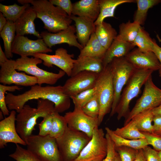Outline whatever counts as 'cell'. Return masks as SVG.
I'll list each match as a JSON object with an SVG mask.
<instances>
[{
    "instance_id": "cell-1",
    "label": "cell",
    "mask_w": 161,
    "mask_h": 161,
    "mask_svg": "<svg viewBox=\"0 0 161 161\" xmlns=\"http://www.w3.org/2000/svg\"><path fill=\"white\" fill-rule=\"evenodd\" d=\"M40 99L53 102L55 111L59 113L68 110L71 105L70 97L64 93L63 86L61 85L42 86L37 84L21 94L15 95L9 93L5 96L9 110H15L18 113L29 100Z\"/></svg>"
},
{
    "instance_id": "cell-2",
    "label": "cell",
    "mask_w": 161,
    "mask_h": 161,
    "mask_svg": "<svg viewBox=\"0 0 161 161\" xmlns=\"http://www.w3.org/2000/svg\"><path fill=\"white\" fill-rule=\"evenodd\" d=\"M23 5L31 4L35 11L37 18L43 22L44 28L50 32L56 33L67 28L72 20L60 7L47 0H18Z\"/></svg>"
},
{
    "instance_id": "cell-3",
    "label": "cell",
    "mask_w": 161,
    "mask_h": 161,
    "mask_svg": "<svg viewBox=\"0 0 161 161\" xmlns=\"http://www.w3.org/2000/svg\"><path fill=\"white\" fill-rule=\"evenodd\" d=\"M37 107L25 104L16 116V128L20 137L26 142L32 134L38 119L44 118L55 111L54 103L47 100H37Z\"/></svg>"
},
{
    "instance_id": "cell-4",
    "label": "cell",
    "mask_w": 161,
    "mask_h": 161,
    "mask_svg": "<svg viewBox=\"0 0 161 161\" xmlns=\"http://www.w3.org/2000/svg\"><path fill=\"white\" fill-rule=\"evenodd\" d=\"M153 72L150 70L136 69L123 90L116 108L115 113L117 114L118 120L125 117L129 113L130 102L139 94L142 86Z\"/></svg>"
},
{
    "instance_id": "cell-5",
    "label": "cell",
    "mask_w": 161,
    "mask_h": 161,
    "mask_svg": "<svg viewBox=\"0 0 161 161\" xmlns=\"http://www.w3.org/2000/svg\"><path fill=\"white\" fill-rule=\"evenodd\" d=\"M91 139L83 132L68 127L56 139L62 161H74Z\"/></svg>"
},
{
    "instance_id": "cell-6",
    "label": "cell",
    "mask_w": 161,
    "mask_h": 161,
    "mask_svg": "<svg viewBox=\"0 0 161 161\" xmlns=\"http://www.w3.org/2000/svg\"><path fill=\"white\" fill-rule=\"evenodd\" d=\"M109 64L114 89V100L110 114L111 117L115 114V110L124 86L126 84L136 69L125 57L115 58Z\"/></svg>"
},
{
    "instance_id": "cell-7",
    "label": "cell",
    "mask_w": 161,
    "mask_h": 161,
    "mask_svg": "<svg viewBox=\"0 0 161 161\" xmlns=\"http://www.w3.org/2000/svg\"><path fill=\"white\" fill-rule=\"evenodd\" d=\"M15 61V69L36 77L38 79L37 84L40 86L43 84L54 85L66 74L61 69L58 73H55L38 67L37 65L41 64L43 61L38 58L22 56Z\"/></svg>"
},
{
    "instance_id": "cell-8",
    "label": "cell",
    "mask_w": 161,
    "mask_h": 161,
    "mask_svg": "<svg viewBox=\"0 0 161 161\" xmlns=\"http://www.w3.org/2000/svg\"><path fill=\"white\" fill-rule=\"evenodd\" d=\"M95 86L100 105L98 125L102 123L105 116L110 112L114 98L112 75L110 64L105 67L99 74Z\"/></svg>"
},
{
    "instance_id": "cell-9",
    "label": "cell",
    "mask_w": 161,
    "mask_h": 161,
    "mask_svg": "<svg viewBox=\"0 0 161 161\" xmlns=\"http://www.w3.org/2000/svg\"><path fill=\"white\" fill-rule=\"evenodd\" d=\"M26 143L27 149L42 161H62L56 139L49 135L32 134Z\"/></svg>"
},
{
    "instance_id": "cell-10",
    "label": "cell",
    "mask_w": 161,
    "mask_h": 161,
    "mask_svg": "<svg viewBox=\"0 0 161 161\" xmlns=\"http://www.w3.org/2000/svg\"><path fill=\"white\" fill-rule=\"evenodd\" d=\"M143 93L132 110L125 117L124 125L136 115L143 111L153 109L161 104V89L154 83L151 75L144 84Z\"/></svg>"
},
{
    "instance_id": "cell-11",
    "label": "cell",
    "mask_w": 161,
    "mask_h": 161,
    "mask_svg": "<svg viewBox=\"0 0 161 161\" xmlns=\"http://www.w3.org/2000/svg\"><path fill=\"white\" fill-rule=\"evenodd\" d=\"M107 151V143L105 134L102 128H96L92 137L74 161H93L103 160Z\"/></svg>"
},
{
    "instance_id": "cell-12",
    "label": "cell",
    "mask_w": 161,
    "mask_h": 161,
    "mask_svg": "<svg viewBox=\"0 0 161 161\" xmlns=\"http://www.w3.org/2000/svg\"><path fill=\"white\" fill-rule=\"evenodd\" d=\"M16 61L11 59L0 65V83L4 85L32 86L38 84L37 78L25 72H18L15 69Z\"/></svg>"
},
{
    "instance_id": "cell-13",
    "label": "cell",
    "mask_w": 161,
    "mask_h": 161,
    "mask_svg": "<svg viewBox=\"0 0 161 161\" xmlns=\"http://www.w3.org/2000/svg\"><path fill=\"white\" fill-rule=\"evenodd\" d=\"M64 117L69 128L83 132L90 138L98 126V119L88 116L79 106H75L72 111L66 113Z\"/></svg>"
},
{
    "instance_id": "cell-14",
    "label": "cell",
    "mask_w": 161,
    "mask_h": 161,
    "mask_svg": "<svg viewBox=\"0 0 161 161\" xmlns=\"http://www.w3.org/2000/svg\"><path fill=\"white\" fill-rule=\"evenodd\" d=\"M99 74L83 71L70 77L62 86L64 93L70 97L94 87Z\"/></svg>"
},
{
    "instance_id": "cell-15",
    "label": "cell",
    "mask_w": 161,
    "mask_h": 161,
    "mask_svg": "<svg viewBox=\"0 0 161 161\" xmlns=\"http://www.w3.org/2000/svg\"><path fill=\"white\" fill-rule=\"evenodd\" d=\"M32 56L41 59L45 66L51 67L54 65L58 66L70 77L74 64L76 61V59H73L74 54L68 53L67 50L63 48L56 49L53 55L38 53L33 55Z\"/></svg>"
},
{
    "instance_id": "cell-16",
    "label": "cell",
    "mask_w": 161,
    "mask_h": 161,
    "mask_svg": "<svg viewBox=\"0 0 161 161\" xmlns=\"http://www.w3.org/2000/svg\"><path fill=\"white\" fill-rule=\"evenodd\" d=\"M52 51L42 38L32 40L24 36L16 35L12 45V53L21 56H32L36 53H46Z\"/></svg>"
},
{
    "instance_id": "cell-17",
    "label": "cell",
    "mask_w": 161,
    "mask_h": 161,
    "mask_svg": "<svg viewBox=\"0 0 161 161\" xmlns=\"http://www.w3.org/2000/svg\"><path fill=\"white\" fill-rule=\"evenodd\" d=\"M75 33V26L71 25L57 33L43 31L41 32L40 35L46 44L50 48L56 45L66 43L69 46L75 47L80 50L83 47L78 42Z\"/></svg>"
},
{
    "instance_id": "cell-18",
    "label": "cell",
    "mask_w": 161,
    "mask_h": 161,
    "mask_svg": "<svg viewBox=\"0 0 161 161\" xmlns=\"http://www.w3.org/2000/svg\"><path fill=\"white\" fill-rule=\"evenodd\" d=\"M16 112L13 110L8 116L0 121V148H4L11 143L26 145L18 134L16 128Z\"/></svg>"
},
{
    "instance_id": "cell-19",
    "label": "cell",
    "mask_w": 161,
    "mask_h": 161,
    "mask_svg": "<svg viewBox=\"0 0 161 161\" xmlns=\"http://www.w3.org/2000/svg\"><path fill=\"white\" fill-rule=\"evenodd\" d=\"M136 69L158 70L159 61L153 52H144L138 48L130 51L125 57Z\"/></svg>"
},
{
    "instance_id": "cell-20",
    "label": "cell",
    "mask_w": 161,
    "mask_h": 161,
    "mask_svg": "<svg viewBox=\"0 0 161 161\" xmlns=\"http://www.w3.org/2000/svg\"><path fill=\"white\" fill-rule=\"evenodd\" d=\"M36 18L35 11L32 7L30 5L15 22L16 35L24 36L30 34L38 38H41L40 34L35 28L34 21Z\"/></svg>"
},
{
    "instance_id": "cell-21",
    "label": "cell",
    "mask_w": 161,
    "mask_h": 161,
    "mask_svg": "<svg viewBox=\"0 0 161 161\" xmlns=\"http://www.w3.org/2000/svg\"><path fill=\"white\" fill-rule=\"evenodd\" d=\"M100 13L99 0H81L73 4L72 15L83 17L95 22Z\"/></svg>"
},
{
    "instance_id": "cell-22",
    "label": "cell",
    "mask_w": 161,
    "mask_h": 161,
    "mask_svg": "<svg viewBox=\"0 0 161 161\" xmlns=\"http://www.w3.org/2000/svg\"><path fill=\"white\" fill-rule=\"evenodd\" d=\"M70 17L75 22L78 40L83 47L87 44L92 34L95 32L96 26L94 22L83 17L72 15Z\"/></svg>"
},
{
    "instance_id": "cell-23",
    "label": "cell",
    "mask_w": 161,
    "mask_h": 161,
    "mask_svg": "<svg viewBox=\"0 0 161 161\" xmlns=\"http://www.w3.org/2000/svg\"><path fill=\"white\" fill-rule=\"evenodd\" d=\"M134 47L132 44L116 38L106 50L102 59L104 67L109 65L114 58L125 57Z\"/></svg>"
},
{
    "instance_id": "cell-24",
    "label": "cell",
    "mask_w": 161,
    "mask_h": 161,
    "mask_svg": "<svg viewBox=\"0 0 161 161\" xmlns=\"http://www.w3.org/2000/svg\"><path fill=\"white\" fill-rule=\"evenodd\" d=\"M104 68L101 59L89 57H78L74 64L70 77L83 71L100 74Z\"/></svg>"
},
{
    "instance_id": "cell-25",
    "label": "cell",
    "mask_w": 161,
    "mask_h": 161,
    "mask_svg": "<svg viewBox=\"0 0 161 161\" xmlns=\"http://www.w3.org/2000/svg\"><path fill=\"white\" fill-rule=\"evenodd\" d=\"M135 2L134 0H99L100 13L94 22L95 26L102 23L105 18L114 17L115 10L119 5L125 3Z\"/></svg>"
},
{
    "instance_id": "cell-26",
    "label": "cell",
    "mask_w": 161,
    "mask_h": 161,
    "mask_svg": "<svg viewBox=\"0 0 161 161\" xmlns=\"http://www.w3.org/2000/svg\"><path fill=\"white\" fill-rule=\"evenodd\" d=\"M95 33L100 43L106 50L118 35L110 24L104 21L96 26Z\"/></svg>"
},
{
    "instance_id": "cell-27",
    "label": "cell",
    "mask_w": 161,
    "mask_h": 161,
    "mask_svg": "<svg viewBox=\"0 0 161 161\" xmlns=\"http://www.w3.org/2000/svg\"><path fill=\"white\" fill-rule=\"evenodd\" d=\"M80 51L78 57H89L102 60L106 50L100 43L94 32L85 46Z\"/></svg>"
},
{
    "instance_id": "cell-28",
    "label": "cell",
    "mask_w": 161,
    "mask_h": 161,
    "mask_svg": "<svg viewBox=\"0 0 161 161\" xmlns=\"http://www.w3.org/2000/svg\"><path fill=\"white\" fill-rule=\"evenodd\" d=\"M105 129L106 133L114 143L116 147L125 146L139 150L142 149L148 145L145 138L129 140L117 135L113 130L108 127H106Z\"/></svg>"
},
{
    "instance_id": "cell-29",
    "label": "cell",
    "mask_w": 161,
    "mask_h": 161,
    "mask_svg": "<svg viewBox=\"0 0 161 161\" xmlns=\"http://www.w3.org/2000/svg\"><path fill=\"white\" fill-rule=\"evenodd\" d=\"M141 27L140 25L134 21L123 23L119 26V34L116 38L132 44Z\"/></svg>"
},
{
    "instance_id": "cell-30",
    "label": "cell",
    "mask_w": 161,
    "mask_h": 161,
    "mask_svg": "<svg viewBox=\"0 0 161 161\" xmlns=\"http://www.w3.org/2000/svg\"><path fill=\"white\" fill-rule=\"evenodd\" d=\"M16 33L15 23L7 20V22L2 30L0 32V35L2 38L4 45V53L9 59L13 57L12 45Z\"/></svg>"
},
{
    "instance_id": "cell-31",
    "label": "cell",
    "mask_w": 161,
    "mask_h": 161,
    "mask_svg": "<svg viewBox=\"0 0 161 161\" xmlns=\"http://www.w3.org/2000/svg\"><path fill=\"white\" fill-rule=\"evenodd\" d=\"M152 109L140 112L131 119L134 122L137 128L140 131L153 133L154 127L152 122L154 116Z\"/></svg>"
},
{
    "instance_id": "cell-32",
    "label": "cell",
    "mask_w": 161,
    "mask_h": 161,
    "mask_svg": "<svg viewBox=\"0 0 161 161\" xmlns=\"http://www.w3.org/2000/svg\"><path fill=\"white\" fill-rule=\"evenodd\" d=\"M137 9L134 21L141 26L144 23L149 9L161 2V0H136Z\"/></svg>"
},
{
    "instance_id": "cell-33",
    "label": "cell",
    "mask_w": 161,
    "mask_h": 161,
    "mask_svg": "<svg viewBox=\"0 0 161 161\" xmlns=\"http://www.w3.org/2000/svg\"><path fill=\"white\" fill-rule=\"evenodd\" d=\"M113 131L117 135L129 140L145 138L143 134L138 129L132 119L124 126L117 128Z\"/></svg>"
},
{
    "instance_id": "cell-34",
    "label": "cell",
    "mask_w": 161,
    "mask_h": 161,
    "mask_svg": "<svg viewBox=\"0 0 161 161\" xmlns=\"http://www.w3.org/2000/svg\"><path fill=\"white\" fill-rule=\"evenodd\" d=\"M30 5L29 4L20 6L16 3L10 5H4L0 3V11L7 20L15 23Z\"/></svg>"
},
{
    "instance_id": "cell-35",
    "label": "cell",
    "mask_w": 161,
    "mask_h": 161,
    "mask_svg": "<svg viewBox=\"0 0 161 161\" xmlns=\"http://www.w3.org/2000/svg\"><path fill=\"white\" fill-rule=\"evenodd\" d=\"M154 41L148 33L141 27L132 44L142 52H153Z\"/></svg>"
},
{
    "instance_id": "cell-36",
    "label": "cell",
    "mask_w": 161,
    "mask_h": 161,
    "mask_svg": "<svg viewBox=\"0 0 161 161\" xmlns=\"http://www.w3.org/2000/svg\"><path fill=\"white\" fill-rule=\"evenodd\" d=\"M68 127L64 116L55 111L52 114V128L49 136L56 139L62 135Z\"/></svg>"
},
{
    "instance_id": "cell-37",
    "label": "cell",
    "mask_w": 161,
    "mask_h": 161,
    "mask_svg": "<svg viewBox=\"0 0 161 161\" xmlns=\"http://www.w3.org/2000/svg\"><path fill=\"white\" fill-rule=\"evenodd\" d=\"M16 145L15 151L9 155L16 161H42L33 153L19 145Z\"/></svg>"
},
{
    "instance_id": "cell-38",
    "label": "cell",
    "mask_w": 161,
    "mask_h": 161,
    "mask_svg": "<svg viewBox=\"0 0 161 161\" xmlns=\"http://www.w3.org/2000/svg\"><path fill=\"white\" fill-rule=\"evenodd\" d=\"M96 91V88L95 86L93 88L83 91L70 97L75 106L81 108L93 98Z\"/></svg>"
},
{
    "instance_id": "cell-39",
    "label": "cell",
    "mask_w": 161,
    "mask_h": 161,
    "mask_svg": "<svg viewBox=\"0 0 161 161\" xmlns=\"http://www.w3.org/2000/svg\"><path fill=\"white\" fill-rule=\"evenodd\" d=\"M81 109L83 112L88 116L98 119L100 111V105L96 92L93 98L81 107Z\"/></svg>"
},
{
    "instance_id": "cell-40",
    "label": "cell",
    "mask_w": 161,
    "mask_h": 161,
    "mask_svg": "<svg viewBox=\"0 0 161 161\" xmlns=\"http://www.w3.org/2000/svg\"><path fill=\"white\" fill-rule=\"evenodd\" d=\"M22 89V88L16 85L9 86L0 84V108L4 116H8L10 113L6 103L5 93L7 91L13 92L21 90Z\"/></svg>"
},
{
    "instance_id": "cell-41",
    "label": "cell",
    "mask_w": 161,
    "mask_h": 161,
    "mask_svg": "<svg viewBox=\"0 0 161 161\" xmlns=\"http://www.w3.org/2000/svg\"><path fill=\"white\" fill-rule=\"evenodd\" d=\"M115 149L120 161H134L138 150L125 146L115 147Z\"/></svg>"
},
{
    "instance_id": "cell-42",
    "label": "cell",
    "mask_w": 161,
    "mask_h": 161,
    "mask_svg": "<svg viewBox=\"0 0 161 161\" xmlns=\"http://www.w3.org/2000/svg\"><path fill=\"white\" fill-rule=\"evenodd\" d=\"M53 113L43 118V120L38 124L39 135L45 136L49 135L52 128Z\"/></svg>"
},
{
    "instance_id": "cell-43",
    "label": "cell",
    "mask_w": 161,
    "mask_h": 161,
    "mask_svg": "<svg viewBox=\"0 0 161 161\" xmlns=\"http://www.w3.org/2000/svg\"><path fill=\"white\" fill-rule=\"evenodd\" d=\"M142 132L148 145H151L154 149L158 152L161 151V135L154 133Z\"/></svg>"
},
{
    "instance_id": "cell-44",
    "label": "cell",
    "mask_w": 161,
    "mask_h": 161,
    "mask_svg": "<svg viewBox=\"0 0 161 161\" xmlns=\"http://www.w3.org/2000/svg\"><path fill=\"white\" fill-rule=\"evenodd\" d=\"M105 137L107 143V151L106 157L102 161H114L117 154L115 144L109 135L106 133Z\"/></svg>"
},
{
    "instance_id": "cell-45",
    "label": "cell",
    "mask_w": 161,
    "mask_h": 161,
    "mask_svg": "<svg viewBox=\"0 0 161 161\" xmlns=\"http://www.w3.org/2000/svg\"><path fill=\"white\" fill-rule=\"evenodd\" d=\"M53 5L58 6L70 16L72 15L73 4L70 0H49Z\"/></svg>"
},
{
    "instance_id": "cell-46",
    "label": "cell",
    "mask_w": 161,
    "mask_h": 161,
    "mask_svg": "<svg viewBox=\"0 0 161 161\" xmlns=\"http://www.w3.org/2000/svg\"><path fill=\"white\" fill-rule=\"evenodd\" d=\"M142 149L146 161H159L158 151L148 145Z\"/></svg>"
},
{
    "instance_id": "cell-47",
    "label": "cell",
    "mask_w": 161,
    "mask_h": 161,
    "mask_svg": "<svg viewBox=\"0 0 161 161\" xmlns=\"http://www.w3.org/2000/svg\"><path fill=\"white\" fill-rule=\"evenodd\" d=\"M153 122V133L161 135V115H155Z\"/></svg>"
},
{
    "instance_id": "cell-48",
    "label": "cell",
    "mask_w": 161,
    "mask_h": 161,
    "mask_svg": "<svg viewBox=\"0 0 161 161\" xmlns=\"http://www.w3.org/2000/svg\"><path fill=\"white\" fill-rule=\"evenodd\" d=\"M152 51L157 56L160 63V67L158 70L159 76L161 77V47L154 40V46Z\"/></svg>"
},
{
    "instance_id": "cell-49",
    "label": "cell",
    "mask_w": 161,
    "mask_h": 161,
    "mask_svg": "<svg viewBox=\"0 0 161 161\" xmlns=\"http://www.w3.org/2000/svg\"><path fill=\"white\" fill-rule=\"evenodd\" d=\"M134 161H146L143 149L137 150L136 158Z\"/></svg>"
},
{
    "instance_id": "cell-50",
    "label": "cell",
    "mask_w": 161,
    "mask_h": 161,
    "mask_svg": "<svg viewBox=\"0 0 161 161\" xmlns=\"http://www.w3.org/2000/svg\"><path fill=\"white\" fill-rule=\"evenodd\" d=\"M7 22V20L1 12L0 13V32L3 29Z\"/></svg>"
},
{
    "instance_id": "cell-51",
    "label": "cell",
    "mask_w": 161,
    "mask_h": 161,
    "mask_svg": "<svg viewBox=\"0 0 161 161\" xmlns=\"http://www.w3.org/2000/svg\"><path fill=\"white\" fill-rule=\"evenodd\" d=\"M8 60L5 53L3 52L0 45V65L5 63Z\"/></svg>"
},
{
    "instance_id": "cell-52",
    "label": "cell",
    "mask_w": 161,
    "mask_h": 161,
    "mask_svg": "<svg viewBox=\"0 0 161 161\" xmlns=\"http://www.w3.org/2000/svg\"><path fill=\"white\" fill-rule=\"evenodd\" d=\"M153 113L154 115H161V104L158 107L152 109Z\"/></svg>"
},
{
    "instance_id": "cell-53",
    "label": "cell",
    "mask_w": 161,
    "mask_h": 161,
    "mask_svg": "<svg viewBox=\"0 0 161 161\" xmlns=\"http://www.w3.org/2000/svg\"><path fill=\"white\" fill-rule=\"evenodd\" d=\"M114 161H120L118 154L117 152Z\"/></svg>"
},
{
    "instance_id": "cell-54",
    "label": "cell",
    "mask_w": 161,
    "mask_h": 161,
    "mask_svg": "<svg viewBox=\"0 0 161 161\" xmlns=\"http://www.w3.org/2000/svg\"><path fill=\"white\" fill-rule=\"evenodd\" d=\"M3 115L4 114L2 112L0 111V120H3L4 118H3Z\"/></svg>"
},
{
    "instance_id": "cell-55",
    "label": "cell",
    "mask_w": 161,
    "mask_h": 161,
    "mask_svg": "<svg viewBox=\"0 0 161 161\" xmlns=\"http://www.w3.org/2000/svg\"><path fill=\"white\" fill-rule=\"evenodd\" d=\"M158 156L159 161H161V151L158 152Z\"/></svg>"
},
{
    "instance_id": "cell-56",
    "label": "cell",
    "mask_w": 161,
    "mask_h": 161,
    "mask_svg": "<svg viewBox=\"0 0 161 161\" xmlns=\"http://www.w3.org/2000/svg\"><path fill=\"white\" fill-rule=\"evenodd\" d=\"M103 160H97L93 161H102Z\"/></svg>"
}]
</instances>
